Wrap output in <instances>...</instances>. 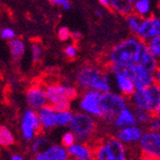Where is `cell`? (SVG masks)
Returning <instances> with one entry per match:
<instances>
[{
  "label": "cell",
  "instance_id": "6da1fadb",
  "mask_svg": "<svg viewBox=\"0 0 160 160\" xmlns=\"http://www.w3.org/2000/svg\"><path fill=\"white\" fill-rule=\"evenodd\" d=\"M145 42L137 37H129L116 43L106 55L108 67L127 68L138 63V59Z\"/></svg>",
  "mask_w": 160,
  "mask_h": 160
},
{
  "label": "cell",
  "instance_id": "7a4b0ae2",
  "mask_svg": "<svg viewBox=\"0 0 160 160\" xmlns=\"http://www.w3.org/2000/svg\"><path fill=\"white\" fill-rule=\"evenodd\" d=\"M76 82L82 90L93 89L101 93L112 92V81L110 73L93 65H88L81 68L76 76Z\"/></svg>",
  "mask_w": 160,
  "mask_h": 160
},
{
  "label": "cell",
  "instance_id": "3957f363",
  "mask_svg": "<svg viewBox=\"0 0 160 160\" xmlns=\"http://www.w3.org/2000/svg\"><path fill=\"white\" fill-rule=\"evenodd\" d=\"M92 160H128L127 147L114 136L92 141Z\"/></svg>",
  "mask_w": 160,
  "mask_h": 160
},
{
  "label": "cell",
  "instance_id": "277c9868",
  "mask_svg": "<svg viewBox=\"0 0 160 160\" xmlns=\"http://www.w3.org/2000/svg\"><path fill=\"white\" fill-rule=\"evenodd\" d=\"M68 127L74 134L76 142L90 143L94 140L98 123L96 118L85 112H74Z\"/></svg>",
  "mask_w": 160,
  "mask_h": 160
},
{
  "label": "cell",
  "instance_id": "5b68a950",
  "mask_svg": "<svg viewBox=\"0 0 160 160\" xmlns=\"http://www.w3.org/2000/svg\"><path fill=\"white\" fill-rule=\"evenodd\" d=\"M160 101V85L153 82L144 88H138L129 97L134 109H142L153 114Z\"/></svg>",
  "mask_w": 160,
  "mask_h": 160
},
{
  "label": "cell",
  "instance_id": "8992f818",
  "mask_svg": "<svg viewBox=\"0 0 160 160\" xmlns=\"http://www.w3.org/2000/svg\"><path fill=\"white\" fill-rule=\"evenodd\" d=\"M127 106H129V99L122 94L114 92L102 93L100 97V109L102 116L99 120L112 125L117 114Z\"/></svg>",
  "mask_w": 160,
  "mask_h": 160
},
{
  "label": "cell",
  "instance_id": "52a82bcc",
  "mask_svg": "<svg viewBox=\"0 0 160 160\" xmlns=\"http://www.w3.org/2000/svg\"><path fill=\"white\" fill-rule=\"evenodd\" d=\"M48 104L59 101H72L78 97V89L73 86L64 85L61 82H50L44 87Z\"/></svg>",
  "mask_w": 160,
  "mask_h": 160
},
{
  "label": "cell",
  "instance_id": "ba28073f",
  "mask_svg": "<svg viewBox=\"0 0 160 160\" xmlns=\"http://www.w3.org/2000/svg\"><path fill=\"white\" fill-rule=\"evenodd\" d=\"M138 144L142 156L160 160V131H144Z\"/></svg>",
  "mask_w": 160,
  "mask_h": 160
},
{
  "label": "cell",
  "instance_id": "9c48e42d",
  "mask_svg": "<svg viewBox=\"0 0 160 160\" xmlns=\"http://www.w3.org/2000/svg\"><path fill=\"white\" fill-rule=\"evenodd\" d=\"M42 131L38 119V111L33 109H27L21 120V133L24 140L27 142H32L39 133Z\"/></svg>",
  "mask_w": 160,
  "mask_h": 160
},
{
  "label": "cell",
  "instance_id": "30bf717a",
  "mask_svg": "<svg viewBox=\"0 0 160 160\" xmlns=\"http://www.w3.org/2000/svg\"><path fill=\"white\" fill-rule=\"evenodd\" d=\"M108 69H121L126 73L129 78L133 82L136 89L144 88L154 82L153 72L148 70L138 64H134L127 68H117V67H108Z\"/></svg>",
  "mask_w": 160,
  "mask_h": 160
},
{
  "label": "cell",
  "instance_id": "8fae6325",
  "mask_svg": "<svg viewBox=\"0 0 160 160\" xmlns=\"http://www.w3.org/2000/svg\"><path fill=\"white\" fill-rule=\"evenodd\" d=\"M101 94V92L93 89L83 90L79 102V106L82 112H85L96 119H100L102 116L100 109Z\"/></svg>",
  "mask_w": 160,
  "mask_h": 160
},
{
  "label": "cell",
  "instance_id": "7c38bea8",
  "mask_svg": "<svg viewBox=\"0 0 160 160\" xmlns=\"http://www.w3.org/2000/svg\"><path fill=\"white\" fill-rule=\"evenodd\" d=\"M158 36H160V18L153 15L143 18L136 37L147 43Z\"/></svg>",
  "mask_w": 160,
  "mask_h": 160
},
{
  "label": "cell",
  "instance_id": "4fadbf2b",
  "mask_svg": "<svg viewBox=\"0 0 160 160\" xmlns=\"http://www.w3.org/2000/svg\"><path fill=\"white\" fill-rule=\"evenodd\" d=\"M109 73L113 75L114 83L118 89V93L122 94L123 96L129 97L134 93L136 88L134 86L133 82L129 78V76L125 73L121 69H108Z\"/></svg>",
  "mask_w": 160,
  "mask_h": 160
},
{
  "label": "cell",
  "instance_id": "5bb4252c",
  "mask_svg": "<svg viewBox=\"0 0 160 160\" xmlns=\"http://www.w3.org/2000/svg\"><path fill=\"white\" fill-rule=\"evenodd\" d=\"M143 133L144 130L142 127L138 125H133V126L118 129L114 137L127 147V145L138 143Z\"/></svg>",
  "mask_w": 160,
  "mask_h": 160
},
{
  "label": "cell",
  "instance_id": "9a60e30c",
  "mask_svg": "<svg viewBox=\"0 0 160 160\" xmlns=\"http://www.w3.org/2000/svg\"><path fill=\"white\" fill-rule=\"evenodd\" d=\"M26 99L29 107L36 111L48 104L47 97L44 92V87L40 85H34L29 88V89L27 90Z\"/></svg>",
  "mask_w": 160,
  "mask_h": 160
},
{
  "label": "cell",
  "instance_id": "2e32d148",
  "mask_svg": "<svg viewBox=\"0 0 160 160\" xmlns=\"http://www.w3.org/2000/svg\"><path fill=\"white\" fill-rule=\"evenodd\" d=\"M68 154L71 159H89L92 160L93 151L89 143L76 142L73 145L67 148Z\"/></svg>",
  "mask_w": 160,
  "mask_h": 160
},
{
  "label": "cell",
  "instance_id": "e0dca14e",
  "mask_svg": "<svg viewBox=\"0 0 160 160\" xmlns=\"http://www.w3.org/2000/svg\"><path fill=\"white\" fill-rule=\"evenodd\" d=\"M133 125H137V123H136L133 108L129 106L125 107L122 111H120L115 117V119L112 123V126L116 130L128 126H133Z\"/></svg>",
  "mask_w": 160,
  "mask_h": 160
},
{
  "label": "cell",
  "instance_id": "ac0fdd59",
  "mask_svg": "<svg viewBox=\"0 0 160 160\" xmlns=\"http://www.w3.org/2000/svg\"><path fill=\"white\" fill-rule=\"evenodd\" d=\"M38 115L42 131H50L56 127V124H55V112L52 110L49 104H47L46 106L38 110Z\"/></svg>",
  "mask_w": 160,
  "mask_h": 160
},
{
  "label": "cell",
  "instance_id": "d6986e66",
  "mask_svg": "<svg viewBox=\"0 0 160 160\" xmlns=\"http://www.w3.org/2000/svg\"><path fill=\"white\" fill-rule=\"evenodd\" d=\"M137 64L141 65V66H142L144 68H147L148 70H149L151 72L155 71V69H156V67L158 65V61L156 60V58L148 50L147 43H144V45L142 48V51L140 53V56H138Z\"/></svg>",
  "mask_w": 160,
  "mask_h": 160
},
{
  "label": "cell",
  "instance_id": "ffe728a7",
  "mask_svg": "<svg viewBox=\"0 0 160 160\" xmlns=\"http://www.w3.org/2000/svg\"><path fill=\"white\" fill-rule=\"evenodd\" d=\"M43 153L50 160H71L67 148L62 145H49L43 151Z\"/></svg>",
  "mask_w": 160,
  "mask_h": 160
},
{
  "label": "cell",
  "instance_id": "44dd1931",
  "mask_svg": "<svg viewBox=\"0 0 160 160\" xmlns=\"http://www.w3.org/2000/svg\"><path fill=\"white\" fill-rule=\"evenodd\" d=\"M9 49L11 53L12 60L18 63V62L22 59L23 55L26 51V44L21 38H14L9 41Z\"/></svg>",
  "mask_w": 160,
  "mask_h": 160
},
{
  "label": "cell",
  "instance_id": "7402d4cb",
  "mask_svg": "<svg viewBox=\"0 0 160 160\" xmlns=\"http://www.w3.org/2000/svg\"><path fill=\"white\" fill-rule=\"evenodd\" d=\"M109 7L123 16H128L133 13V4L132 0H108Z\"/></svg>",
  "mask_w": 160,
  "mask_h": 160
},
{
  "label": "cell",
  "instance_id": "603a6c76",
  "mask_svg": "<svg viewBox=\"0 0 160 160\" xmlns=\"http://www.w3.org/2000/svg\"><path fill=\"white\" fill-rule=\"evenodd\" d=\"M133 13L137 14L142 19L149 17L152 13L150 0H135L133 4Z\"/></svg>",
  "mask_w": 160,
  "mask_h": 160
},
{
  "label": "cell",
  "instance_id": "cb8c5ba5",
  "mask_svg": "<svg viewBox=\"0 0 160 160\" xmlns=\"http://www.w3.org/2000/svg\"><path fill=\"white\" fill-rule=\"evenodd\" d=\"M15 143V138L12 132L6 126H0V145L4 148L11 147Z\"/></svg>",
  "mask_w": 160,
  "mask_h": 160
},
{
  "label": "cell",
  "instance_id": "d4e9b609",
  "mask_svg": "<svg viewBox=\"0 0 160 160\" xmlns=\"http://www.w3.org/2000/svg\"><path fill=\"white\" fill-rule=\"evenodd\" d=\"M133 111H134L137 125H138V126H141L142 128L147 127L153 114H151L145 110H142V109H134L133 108Z\"/></svg>",
  "mask_w": 160,
  "mask_h": 160
},
{
  "label": "cell",
  "instance_id": "484cf974",
  "mask_svg": "<svg viewBox=\"0 0 160 160\" xmlns=\"http://www.w3.org/2000/svg\"><path fill=\"white\" fill-rule=\"evenodd\" d=\"M73 115L74 111H72L71 109L63 111V112H55V124H56V127L68 126Z\"/></svg>",
  "mask_w": 160,
  "mask_h": 160
},
{
  "label": "cell",
  "instance_id": "4316f807",
  "mask_svg": "<svg viewBox=\"0 0 160 160\" xmlns=\"http://www.w3.org/2000/svg\"><path fill=\"white\" fill-rule=\"evenodd\" d=\"M142 18L140 16H138L135 13H131L128 16H126V21H127V25L130 32L136 37L137 33L140 29V26L142 23Z\"/></svg>",
  "mask_w": 160,
  "mask_h": 160
},
{
  "label": "cell",
  "instance_id": "83f0119b",
  "mask_svg": "<svg viewBox=\"0 0 160 160\" xmlns=\"http://www.w3.org/2000/svg\"><path fill=\"white\" fill-rule=\"evenodd\" d=\"M48 147H49V142L45 138L37 137L32 142V151L34 155L38 153H42Z\"/></svg>",
  "mask_w": 160,
  "mask_h": 160
},
{
  "label": "cell",
  "instance_id": "f1b7e54d",
  "mask_svg": "<svg viewBox=\"0 0 160 160\" xmlns=\"http://www.w3.org/2000/svg\"><path fill=\"white\" fill-rule=\"evenodd\" d=\"M147 46L150 53L156 58L158 62H160V36L148 40L147 42Z\"/></svg>",
  "mask_w": 160,
  "mask_h": 160
},
{
  "label": "cell",
  "instance_id": "f546056e",
  "mask_svg": "<svg viewBox=\"0 0 160 160\" xmlns=\"http://www.w3.org/2000/svg\"><path fill=\"white\" fill-rule=\"evenodd\" d=\"M75 142H76V138L72 132L69 131L62 135V138H61L62 147H64L65 148H70L71 145H73Z\"/></svg>",
  "mask_w": 160,
  "mask_h": 160
},
{
  "label": "cell",
  "instance_id": "4dcf8cb0",
  "mask_svg": "<svg viewBox=\"0 0 160 160\" xmlns=\"http://www.w3.org/2000/svg\"><path fill=\"white\" fill-rule=\"evenodd\" d=\"M32 49V62H38L40 60L41 56H42V47L38 42H33L31 46Z\"/></svg>",
  "mask_w": 160,
  "mask_h": 160
},
{
  "label": "cell",
  "instance_id": "1f68e13d",
  "mask_svg": "<svg viewBox=\"0 0 160 160\" xmlns=\"http://www.w3.org/2000/svg\"><path fill=\"white\" fill-rule=\"evenodd\" d=\"M54 112H63V111L70 110L71 102L70 101H59L53 104H49Z\"/></svg>",
  "mask_w": 160,
  "mask_h": 160
},
{
  "label": "cell",
  "instance_id": "d6a6232c",
  "mask_svg": "<svg viewBox=\"0 0 160 160\" xmlns=\"http://www.w3.org/2000/svg\"><path fill=\"white\" fill-rule=\"evenodd\" d=\"M0 37H1L2 39L10 41L14 38H16L17 34H16V32L14 31L12 28H4V29L0 31Z\"/></svg>",
  "mask_w": 160,
  "mask_h": 160
},
{
  "label": "cell",
  "instance_id": "836d02e7",
  "mask_svg": "<svg viewBox=\"0 0 160 160\" xmlns=\"http://www.w3.org/2000/svg\"><path fill=\"white\" fill-rule=\"evenodd\" d=\"M147 129L149 131H160V118L155 115H152L147 126Z\"/></svg>",
  "mask_w": 160,
  "mask_h": 160
},
{
  "label": "cell",
  "instance_id": "e575fe53",
  "mask_svg": "<svg viewBox=\"0 0 160 160\" xmlns=\"http://www.w3.org/2000/svg\"><path fill=\"white\" fill-rule=\"evenodd\" d=\"M58 37H59L60 40L66 41L68 39H70V38H71V32H70V30L68 29V28L61 27L60 29L58 30Z\"/></svg>",
  "mask_w": 160,
  "mask_h": 160
},
{
  "label": "cell",
  "instance_id": "d590c367",
  "mask_svg": "<svg viewBox=\"0 0 160 160\" xmlns=\"http://www.w3.org/2000/svg\"><path fill=\"white\" fill-rule=\"evenodd\" d=\"M50 3L56 6H61L64 10L68 11L71 9L72 3L70 2V0H48Z\"/></svg>",
  "mask_w": 160,
  "mask_h": 160
},
{
  "label": "cell",
  "instance_id": "8d00e7d4",
  "mask_svg": "<svg viewBox=\"0 0 160 160\" xmlns=\"http://www.w3.org/2000/svg\"><path fill=\"white\" fill-rule=\"evenodd\" d=\"M64 52L66 54V56L68 58H75L76 56H77V53H78V49H77V47H76L74 44H69L65 47V49H64Z\"/></svg>",
  "mask_w": 160,
  "mask_h": 160
},
{
  "label": "cell",
  "instance_id": "74e56055",
  "mask_svg": "<svg viewBox=\"0 0 160 160\" xmlns=\"http://www.w3.org/2000/svg\"><path fill=\"white\" fill-rule=\"evenodd\" d=\"M154 76V82L160 85V62H158V65L155 69V71L153 72Z\"/></svg>",
  "mask_w": 160,
  "mask_h": 160
},
{
  "label": "cell",
  "instance_id": "f35d334b",
  "mask_svg": "<svg viewBox=\"0 0 160 160\" xmlns=\"http://www.w3.org/2000/svg\"><path fill=\"white\" fill-rule=\"evenodd\" d=\"M82 33L80 32H78V31H75V32H71V38L74 39V40H76V41H78V40H80L81 38H82Z\"/></svg>",
  "mask_w": 160,
  "mask_h": 160
},
{
  "label": "cell",
  "instance_id": "ab89813d",
  "mask_svg": "<svg viewBox=\"0 0 160 160\" xmlns=\"http://www.w3.org/2000/svg\"><path fill=\"white\" fill-rule=\"evenodd\" d=\"M33 160H50L49 158H48L43 152L42 153H38V154H36L33 156Z\"/></svg>",
  "mask_w": 160,
  "mask_h": 160
},
{
  "label": "cell",
  "instance_id": "60d3db41",
  "mask_svg": "<svg viewBox=\"0 0 160 160\" xmlns=\"http://www.w3.org/2000/svg\"><path fill=\"white\" fill-rule=\"evenodd\" d=\"M98 2L101 6L105 7V8H109V1L108 0H98Z\"/></svg>",
  "mask_w": 160,
  "mask_h": 160
},
{
  "label": "cell",
  "instance_id": "b9f144b4",
  "mask_svg": "<svg viewBox=\"0 0 160 160\" xmlns=\"http://www.w3.org/2000/svg\"><path fill=\"white\" fill-rule=\"evenodd\" d=\"M11 160H25V158H23L21 155L19 154H13L11 156Z\"/></svg>",
  "mask_w": 160,
  "mask_h": 160
},
{
  "label": "cell",
  "instance_id": "7bdbcfd3",
  "mask_svg": "<svg viewBox=\"0 0 160 160\" xmlns=\"http://www.w3.org/2000/svg\"><path fill=\"white\" fill-rule=\"evenodd\" d=\"M153 115H155V116H157V117L160 118V101H159L158 105H157V107H156V109H155V111H154Z\"/></svg>",
  "mask_w": 160,
  "mask_h": 160
},
{
  "label": "cell",
  "instance_id": "ee69618b",
  "mask_svg": "<svg viewBox=\"0 0 160 160\" xmlns=\"http://www.w3.org/2000/svg\"><path fill=\"white\" fill-rule=\"evenodd\" d=\"M94 14H95V16H97V17H101L102 16V12L100 10H96L94 12Z\"/></svg>",
  "mask_w": 160,
  "mask_h": 160
},
{
  "label": "cell",
  "instance_id": "f6af8a7d",
  "mask_svg": "<svg viewBox=\"0 0 160 160\" xmlns=\"http://www.w3.org/2000/svg\"><path fill=\"white\" fill-rule=\"evenodd\" d=\"M71 160H89V159H71Z\"/></svg>",
  "mask_w": 160,
  "mask_h": 160
},
{
  "label": "cell",
  "instance_id": "bcb514c9",
  "mask_svg": "<svg viewBox=\"0 0 160 160\" xmlns=\"http://www.w3.org/2000/svg\"><path fill=\"white\" fill-rule=\"evenodd\" d=\"M158 8H159V10H160V1H159V3H158Z\"/></svg>",
  "mask_w": 160,
  "mask_h": 160
},
{
  "label": "cell",
  "instance_id": "7dc6e473",
  "mask_svg": "<svg viewBox=\"0 0 160 160\" xmlns=\"http://www.w3.org/2000/svg\"><path fill=\"white\" fill-rule=\"evenodd\" d=\"M132 1H133V2H135V0H132Z\"/></svg>",
  "mask_w": 160,
  "mask_h": 160
}]
</instances>
